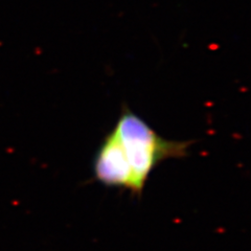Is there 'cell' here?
<instances>
[{
	"label": "cell",
	"mask_w": 251,
	"mask_h": 251,
	"mask_svg": "<svg viewBox=\"0 0 251 251\" xmlns=\"http://www.w3.org/2000/svg\"><path fill=\"white\" fill-rule=\"evenodd\" d=\"M123 145L133 179V194L140 196L155 168L167 159L188 155L193 141L168 140L161 137L141 117L124 105L114 127Z\"/></svg>",
	"instance_id": "cell-1"
},
{
	"label": "cell",
	"mask_w": 251,
	"mask_h": 251,
	"mask_svg": "<svg viewBox=\"0 0 251 251\" xmlns=\"http://www.w3.org/2000/svg\"><path fill=\"white\" fill-rule=\"evenodd\" d=\"M94 177L110 187H120L133 194V179L121 139L113 128L101 141L93 161Z\"/></svg>",
	"instance_id": "cell-2"
}]
</instances>
